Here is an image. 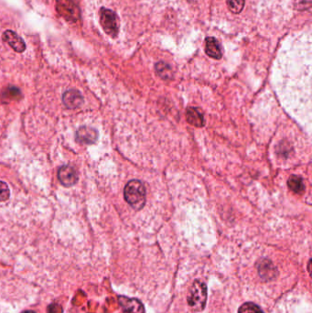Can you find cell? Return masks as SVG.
<instances>
[{
	"mask_svg": "<svg viewBox=\"0 0 312 313\" xmlns=\"http://www.w3.org/2000/svg\"><path fill=\"white\" fill-rule=\"evenodd\" d=\"M124 200L132 208L139 211L146 204V189L139 179L129 180L124 190Z\"/></svg>",
	"mask_w": 312,
	"mask_h": 313,
	"instance_id": "obj_1",
	"label": "cell"
},
{
	"mask_svg": "<svg viewBox=\"0 0 312 313\" xmlns=\"http://www.w3.org/2000/svg\"><path fill=\"white\" fill-rule=\"evenodd\" d=\"M207 301V288L206 285L200 281H194L190 288L188 295V303L195 310H203Z\"/></svg>",
	"mask_w": 312,
	"mask_h": 313,
	"instance_id": "obj_2",
	"label": "cell"
},
{
	"mask_svg": "<svg viewBox=\"0 0 312 313\" xmlns=\"http://www.w3.org/2000/svg\"><path fill=\"white\" fill-rule=\"evenodd\" d=\"M100 22L104 32L115 38L119 32V20L113 10L102 8L100 10Z\"/></svg>",
	"mask_w": 312,
	"mask_h": 313,
	"instance_id": "obj_3",
	"label": "cell"
},
{
	"mask_svg": "<svg viewBox=\"0 0 312 313\" xmlns=\"http://www.w3.org/2000/svg\"><path fill=\"white\" fill-rule=\"evenodd\" d=\"M58 178H59V182L64 186L72 187L75 184L77 183L79 176H78L77 170L74 167L70 165H65L59 168V171H58Z\"/></svg>",
	"mask_w": 312,
	"mask_h": 313,
	"instance_id": "obj_4",
	"label": "cell"
},
{
	"mask_svg": "<svg viewBox=\"0 0 312 313\" xmlns=\"http://www.w3.org/2000/svg\"><path fill=\"white\" fill-rule=\"evenodd\" d=\"M98 139V132L89 127H82L76 132V141L82 144H94Z\"/></svg>",
	"mask_w": 312,
	"mask_h": 313,
	"instance_id": "obj_5",
	"label": "cell"
},
{
	"mask_svg": "<svg viewBox=\"0 0 312 313\" xmlns=\"http://www.w3.org/2000/svg\"><path fill=\"white\" fill-rule=\"evenodd\" d=\"M57 9L59 14L64 16L66 20H75L79 18V13L75 12V10L78 11V9L72 0H57Z\"/></svg>",
	"mask_w": 312,
	"mask_h": 313,
	"instance_id": "obj_6",
	"label": "cell"
},
{
	"mask_svg": "<svg viewBox=\"0 0 312 313\" xmlns=\"http://www.w3.org/2000/svg\"><path fill=\"white\" fill-rule=\"evenodd\" d=\"M63 102L66 107H68L70 109H75L83 104L84 97L78 90H68L64 94Z\"/></svg>",
	"mask_w": 312,
	"mask_h": 313,
	"instance_id": "obj_7",
	"label": "cell"
},
{
	"mask_svg": "<svg viewBox=\"0 0 312 313\" xmlns=\"http://www.w3.org/2000/svg\"><path fill=\"white\" fill-rule=\"evenodd\" d=\"M3 40L17 52H23L26 50L25 41L12 30H6L3 34Z\"/></svg>",
	"mask_w": 312,
	"mask_h": 313,
	"instance_id": "obj_8",
	"label": "cell"
},
{
	"mask_svg": "<svg viewBox=\"0 0 312 313\" xmlns=\"http://www.w3.org/2000/svg\"><path fill=\"white\" fill-rule=\"evenodd\" d=\"M205 52L209 57L215 60H220L223 57L222 46L213 37H208L205 40Z\"/></svg>",
	"mask_w": 312,
	"mask_h": 313,
	"instance_id": "obj_9",
	"label": "cell"
},
{
	"mask_svg": "<svg viewBox=\"0 0 312 313\" xmlns=\"http://www.w3.org/2000/svg\"><path fill=\"white\" fill-rule=\"evenodd\" d=\"M258 273L264 279L272 280L277 277V269L271 261L268 259H262L260 263H258Z\"/></svg>",
	"mask_w": 312,
	"mask_h": 313,
	"instance_id": "obj_10",
	"label": "cell"
},
{
	"mask_svg": "<svg viewBox=\"0 0 312 313\" xmlns=\"http://www.w3.org/2000/svg\"><path fill=\"white\" fill-rule=\"evenodd\" d=\"M119 302L124 309V313H145L142 304L138 299L120 297Z\"/></svg>",
	"mask_w": 312,
	"mask_h": 313,
	"instance_id": "obj_11",
	"label": "cell"
},
{
	"mask_svg": "<svg viewBox=\"0 0 312 313\" xmlns=\"http://www.w3.org/2000/svg\"><path fill=\"white\" fill-rule=\"evenodd\" d=\"M186 118L188 123L196 128H203L204 126V118L202 113H200L195 107H188L186 110Z\"/></svg>",
	"mask_w": 312,
	"mask_h": 313,
	"instance_id": "obj_12",
	"label": "cell"
},
{
	"mask_svg": "<svg viewBox=\"0 0 312 313\" xmlns=\"http://www.w3.org/2000/svg\"><path fill=\"white\" fill-rule=\"evenodd\" d=\"M287 185L290 191L295 194H301L305 191V184L303 179L297 175H292L287 180Z\"/></svg>",
	"mask_w": 312,
	"mask_h": 313,
	"instance_id": "obj_13",
	"label": "cell"
},
{
	"mask_svg": "<svg viewBox=\"0 0 312 313\" xmlns=\"http://www.w3.org/2000/svg\"><path fill=\"white\" fill-rule=\"evenodd\" d=\"M155 70L157 75H159L161 79L170 80L173 77L172 69L168 64L164 61H159L155 65Z\"/></svg>",
	"mask_w": 312,
	"mask_h": 313,
	"instance_id": "obj_14",
	"label": "cell"
},
{
	"mask_svg": "<svg viewBox=\"0 0 312 313\" xmlns=\"http://www.w3.org/2000/svg\"><path fill=\"white\" fill-rule=\"evenodd\" d=\"M245 0H227L228 9L233 14H239L243 11Z\"/></svg>",
	"mask_w": 312,
	"mask_h": 313,
	"instance_id": "obj_15",
	"label": "cell"
},
{
	"mask_svg": "<svg viewBox=\"0 0 312 313\" xmlns=\"http://www.w3.org/2000/svg\"><path fill=\"white\" fill-rule=\"evenodd\" d=\"M238 313H264V311L257 304L247 302L240 307Z\"/></svg>",
	"mask_w": 312,
	"mask_h": 313,
	"instance_id": "obj_16",
	"label": "cell"
},
{
	"mask_svg": "<svg viewBox=\"0 0 312 313\" xmlns=\"http://www.w3.org/2000/svg\"><path fill=\"white\" fill-rule=\"evenodd\" d=\"M10 196V188L8 184L0 180V202H5Z\"/></svg>",
	"mask_w": 312,
	"mask_h": 313,
	"instance_id": "obj_17",
	"label": "cell"
},
{
	"mask_svg": "<svg viewBox=\"0 0 312 313\" xmlns=\"http://www.w3.org/2000/svg\"><path fill=\"white\" fill-rule=\"evenodd\" d=\"M6 95L10 98V99L15 100L17 98H19L21 96L20 90L16 87H10L9 89L7 90L6 92Z\"/></svg>",
	"mask_w": 312,
	"mask_h": 313,
	"instance_id": "obj_18",
	"label": "cell"
},
{
	"mask_svg": "<svg viewBox=\"0 0 312 313\" xmlns=\"http://www.w3.org/2000/svg\"><path fill=\"white\" fill-rule=\"evenodd\" d=\"M21 313H36V312H35V311H33V310H24L23 312H21Z\"/></svg>",
	"mask_w": 312,
	"mask_h": 313,
	"instance_id": "obj_19",
	"label": "cell"
}]
</instances>
